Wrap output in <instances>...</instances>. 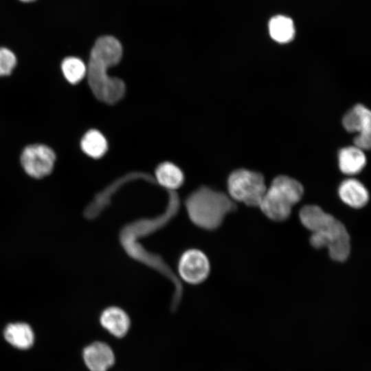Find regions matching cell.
Here are the masks:
<instances>
[{"mask_svg":"<svg viewBox=\"0 0 371 371\" xmlns=\"http://www.w3.org/2000/svg\"><path fill=\"white\" fill-rule=\"evenodd\" d=\"M64 76L71 84H76L87 74V66L80 58L67 57L61 64Z\"/></svg>","mask_w":371,"mask_h":371,"instance_id":"obj_17","label":"cell"},{"mask_svg":"<svg viewBox=\"0 0 371 371\" xmlns=\"http://www.w3.org/2000/svg\"><path fill=\"white\" fill-rule=\"evenodd\" d=\"M177 271L180 278L186 283L201 284L210 274V260L206 254L200 249H187L179 258Z\"/></svg>","mask_w":371,"mask_h":371,"instance_id":"obj_6","label":"cell"},{"mask_svg":"<svg viewBox=\"0 0 371 371\" xmlns=\"http://www.w3.org/2000/svg\"><path fill=\"white\" fill-rule=\"evenodd\" d=\"M339 167L346 175H353L360 172L366 164L363 150L356 146L341 148L338 155Z\"/></svg>","mask_w":371,"mask_h":371,"instance_id":"obj_12","label":"cell"},{"mask_svg":"<svg viewBox=\"0 0 371 371\" xmlns=\"http://www.w3.org/2000/svg\"><path fill=\"white\" fill-rule=\"evenodd\" d=\"M155 178L158 183L168 189L177 190L183 183L184 176L181 170L170 162L159 164L155 170Z\"/></svg>","mask_w":371,"mask_h":371,"instance_id":"obj_14","label":"cell"},{"mask_svg":"<svg viewBox=\"0 0 371 371\" xmlns=\"http://www.w3.org/2000/svg\"><path fill=\"white\" fill-rule=\"evenodd\" d=\"M83 359L91 371H106L115 362L111 347L100 341L94 342L83 350Z\"/></svg>","mask_w":371,"mask_h":371,"instance_id":"obj_9","label":"cell"},{"mask_svg":"<svg viewBox=\"0 0 371 371\" xmlns=\"http://www.w3.org/2000/svg\"><path fill=\"white\" fill-rule=\"evenodd\" d=\"M100 323L113 335L122 337L127 333L131 322L123 309L117 306H110L102 313Z\"/></svg>","mask_w":371,"mask_h":371,"instance_id":"obj_11","label":"cell"},{"mask_svg":"<svg viewBox=\"0 0 371 371\" xmlns=\"http://www.w3.org/2000/svg\"><path fill=\"white\" fill-rule=\"evenodd\" d=\"M80 145L85 153L95 159L103 156L108 147L104 135L95 129L89 130L84 135Z\"/></svg>","mask_w":371,"mask_h":371,"instance_id":"obj_16","label":"cell"},{"mask_svg":"<svg viewBox=\"0 0 371 371\" xmlns=\"http://www.w3.org/2000/svg\"><path fill=\"white\" fill-rule=\"evenodd\" d=\"M338 192L342 201L354 208L365 206L369 200L366 188L361 182L352 178L343 181Z\"/></svg>","mask_w":371,"mask_h":371,"instance_id":"obj_10","label":"cell"},{"mask_svg":"<svg viewBox=\"0 0 371 371\" xmlns=\"http://www.w3.org/2000/svg\"><path fill=\"white\" fill-rule=\"evenodd\" d=\"M227 189L232 201L257 207L267 190L262 174L246 169L232 172L227 180Z\"/></svg>","mask_w":371,"mask_h":371,"instance_id":"obj_5","label":"cell"},{"mask_svg":"<svg viewBox=\"0 0 371 371\" xmlns=\"http://www.w3.org/2000/svg\"><path fill=\"white\" fill-rule=\"evenodd\" d=\"M186 207L194 225L212 230L223 223L228 213L234 210L236 205L225 194L204 187L188 197Z\"/></svg>","mask_w":371,"mask_h":371,"instance_id":"obj_3","label":"cell"},{"mask_svg":"<svg viewBox=\"0 0 371 371\" xmlns=\"http://www.w3.org/2000/svg\"><path fill=\"white\" fill-rule=\"evenodd\" d=\"M304 194L302 184L286 175L276 177L262 199L259 207L270 219L276 221L289 218L294 205L300 201Z\"/></svg>","mask_w":371,"mask_h":371,"instance_id":"obj_4","label":"cell"},{"mask_svg":"<svg viewBox=\"0 0 371 371\" xmlns=\"http://www.w3.org/2000/svg\"><path fill=\"white\" fill-rule=\"evenodd\" d=\"M16 63L14 53L8 48L0 47V76L9 75Z\"/></svg>","mask_w":371,"mask_h":371,"instance_id":"obj_18","label":"cell"},{"mask_svg":"<svg viewBox=\"0 0 371 371\" xmlns=\"http://www.w3.org/2000/svg\"><path fill=\"white\" fill-rule=\"evenodd\" d=\"M22 2H24V3H30V2H32V1H34L36 0H19Z\"/></svg>","mask_w":371,"mask_h":371,"instance_id":"obj_19","label":"cell"},{"mask_svg":"<svg viewBox=\"0 0 371 371\" xmlns=\"http://www.w3.org/2000/svg\"><path fill=\"white\" fill-rule=\"evenodd\" d=\"M4 337L12 346L23 350L30 348L34 339L31 327L23 322L8 325L4 330Z\"/></svg>","mask_w":371,"mask_h":371,"instance_id":"obj_13","label":"cell"},{"mask_svg":"<svg viewBox=\"0 0 371 371\" xmlns=\"http://www.w3.org/2000/svg\"><path fill=\"white\" fill-rule=\"evenodd\" d=\"M303 225L311 232L310 243L317 249L326 247L330 258L344 262L350 250V236L344 225L317 205H306L300 212Z\"/></svg>","mask_w":371,"mask_h":371,"instance_id":"obj_2","label":"cell"},{"mask_svg":"<svg viewBox=\"0 0 371 371\" xmlns=\"http://www.w3.org/2000/svg\"><path fill=\"white\" fill-rule=\"evenodd\" d=\"M56 155L49 147L43 144H33L25 148L21 156V165L30 177L40 179L51 173Z\"/></svg>","mask_w":371,"mask_h":371,"instance_id":"obj_7","label":"cell"},{"mask_svg":"<svg viewBox=\"0 0 371 371\" xmlns=\"http://www.w3.org/2000/svg\"><path fill=\"white\" fill-rule=\"evenodd\" d=\"M122 55V45L111 36L100 37L90 53L86 74L89 85L95 96L107 104L115 103L125 92L124 82L110 77L107 72L111 66L118 63Z\"/></svg>","mask_w":371,"mask_h":371,"instance_id":"obj_1","label":"cell"},{"mask_svg":"<svg viewBox=\"0 0 371 371\" xmlns=\"http://www.w3.org/2000/svg\"><path fill=\"white\" fill-rule=\"evenodd\" d=\"M345 129L350 133H357L354 145L362 150L371 146V113L365 106L358 104L348 111L342 119Z\"/></svg>","mask_w":371,"mask_h":371,"instance_id":"obj_8","label":"cell"},{"mask_svg":"<svg viewBox=\"0 0 371 371\" xmlns=\"http://www.w3.org/2000/svg\"><path fill=\"white\" fill-rule=\"evenodd\" d=\"M269 32L275 41L286 43L293 39L295 30L291 19L283 15H277L270 19Z\"/></svg>","mask_w":371,"mask_h":371,"instance_id":"obj_15","label":"cell"}]
</instances>
